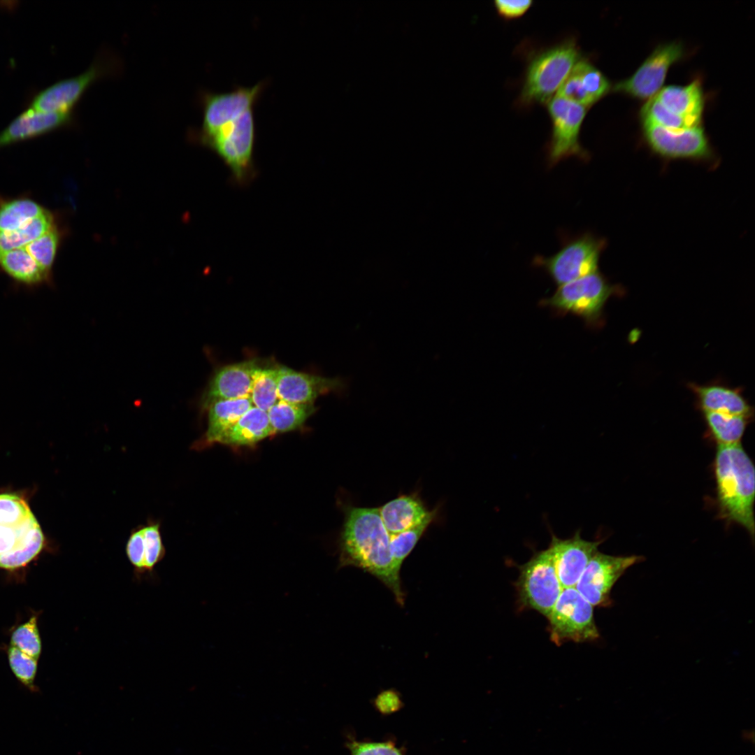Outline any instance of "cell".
Returning <instances> with one entry per match:
<instances>
[{
    "label": "cell",
    "mask_w": 755,
    "mask_h": 755,
    "mask_svg": "<svg viewBox=\"0 0 755 755\" xmlns=\"http://www.w3.org/2000/svg\"><path fill=\"white\" fill-rule=\"evenodd\" d=\"M266 85L265 79L250 87L236 85L224 92L203 91L200 95L203 120L191 135L214 151L240 183L248 180L254 171V106Z\"/></svg>",
    "instance_id": "1"
},
{
    "label": "cell",
    "mask_w": 755,
    "mask_h": 755,
    "mask_svg": "<svg viewBox=\"0 0 755 755\" xmlns=\"http://www.w3.org/2000/svg\"><path fill=\"white\" fill-rule=\"evenodd\" d=\"M340 566L360 568L378 577L403 605L399 570L390 550V534L378 508L349 506L340 536Z\"/></svg>",
    "instance_id": "2"
},
{
    "label": "cell",
    "mask_w": 755,
    "mask_h": 755,
    "mask_svg": "<svg viewBox=\"0 0 755 755\" xmlns=\"http://www.w3.org/2000/svg\"><path fill=\"white\" fill-rule=\"evenodd\" d=\"M719 516L754 535L755 469L740 443L718 445L714 459Z\"/></svg>",
    "instance_id": "3"
},
{
    "label": "cell",
    "mask_w": 755,
    "mask_h": 755,
    "mask_svg": "<svg viewBox=\"0 0 755 755\" xmlns=\"http://www.w3.org/2000/svg\"><path fill=\"white\" fill-rule=\"evenodd\" d=\"M44 536L27 502L12 494H0V567L20 568L43 548Z\"/></svg>",
    "instance_id": "4"
},
{
    "label": "cell",
    "mask_w": 755,
    "mask_h": 755,
    "mask_svg": "<svg viewBox=\"0 0 755 755\" xmlns=\"http://www.w3.org/2000/svg\"><path fill=\"white\" fill-rule=\"evenodd\" d=\"M580 59L578 47L570 39L538 53L527 66L519 103H547Z\"/></svg>",
    "instance_id": "5"
},
{
    "label": "cell",
    "mask_w": 755,
    "mask_h": 755,
    "mask_svg": "<svg viewBox=\"0 0 755 755\" xmlns=\"http://www.w3.org/2000/svg\"><path fill=\"white\" fill-rule=\"evenodd\" d=\"M617 292L598 271L559 286L543 303L561 312L580 317L587 324H598L607 300Z\"/></svg>",
    "instance_id": "6"
},
{
    "label": "cell",
    "mask_w": 755,
    "mask_h": 755,
    "mask_svg": "<svg viewBox=\"0 0 755 755\" xmlns=\"http://www.w3.org/2000/svg\"><path fill=\"white\" fill-rule=\"evenodd\" d=\"M519 568V575L515 584L519 604L547 617L563 589L549 547L535 553Z\"/></svg>",
    "instance_id": "7"
},
{
    "label": "cell",
    "mask_w": 755,
    "mask_h": 755,
    "mask_svg": "<svg viewBox=\"0 0 755 755\" xmlns=\"http://www.w3.org/2000/svg\"><path fill=\"white\" fill-rule=\"evenodd\" d=\"M551 640L556 645L584 642L599 638L593 605L574 587L563 588L546 617Z\"/></svg>",
    "instance_id": "8"
},
{
    "label": "cell",
    "mask_w": 755,
    "mask_h": 755,
    "mask_svg": "<svg viewBox=\"0 0 755 755\" xmlns=\"http://www.w3.org/2000/svg\"><path fill=\"white\" fill-rule=\"evenodd\" d=\"M604 240L584 233L568 241L549 257L538 256L533 264L542 268L558 286L598 272Z\"/></svg>",
    "instance_id": "9"
},
{
    "label": "cell",
    "mask_w": 755,
    "mask_h": 755,
    "mask_svg": "<svg viewBox=\"0 0 755 755\" xmlns=\"http://www.w3.org/2000/svg\"><path fill=\"white\" fill-rule=\"evenodd\" d=\"M552 121V134L548 145L549 167L570 157L587 160V152L580 143L581 126L587 108L556 96L547 103Z\"/></svg>",
    "instance_id": "10"
},
{
    "label": "cell",
    "mask_w": 755,
    "mask_h": 755,
    "mask_svg": "<svg viewBox=\"0 0 755 755\" xmlns=\"http://www.w3.org/2000/svg\"><path fill=\"white\" fill-rule=\"evenodd\" d=\"M112 61L96 60L83 73L61 80L39 92L29 108L45 113H73L87 90L101 78L113 72Z\"/></svg>",
    "instance_id": "11"
},
{
    "label": "cell",
    "mask_w": 755,
    "mask_h": 755,
    "mask_svg": "<svg viewBox=\"0 0 755 755\" xmlns=\"http://www.w3.org/2000/svg\"><path fill=\"white\" fill-rule=\"evenodd\" d=\"M640 556H612L597 552L589 561L577 582L576 590L593 606L610 605V592L614 584L633 565L641 561Z\"/></svg>",
    "instance_id": "12"
},
{
    "label": "cell",
    "mask_w": 755,
    "mask_h": 755,
    "mask_svg": "<svg viewBox=\"0 0 755 755\" xmlns=\"http://www.w3.org/2000/svg\"><path fill=\"white\" fill-rule=\"evenodd\" d=\"M684 50L681 44L659 45L628 78L618 82L614 91L644 99L655 96L661 88L669 68L680 60Z\"/></svg>",
    "instance_id": "13"
},
{
    "label": "cell",
    "mask_w": 755,
    "mask_h": 755,
    "mask_svg": "<svg viewBox=\"0 0 755 755\" xmlns=\"http://www.w3.org/2000/svg\"><path fill=\"white\" fill-rule=\"evenodd\" d=\"M643 124V134L649 148L667 159H706L712 150L700 126L673 131L649 124Z\"/></svg>",
    "instance_id": "14"
},
{
    "label": "cell",
    "mask_w": 755,
    "mask_h": 755,
    "mask_svg": "<svg viewBox=\"0 0 755 755\" xmlns=\"http://www.w3.org/2000/svg\"><path fill=\"white\" fill-rule=\"evenodd\" d=\"M601 541H587L580 531L568 539L552 535L549 545L554 567L563 588L573 587L577 582L589 561L598 552Z\"/></svg>",
    "instance_id": "15"
},
{
    "label": "cell",
    "mask_w": 755,
    "mask_h": 755,
    "mask_svg": "<svg viewBox=\"0 0 755 755\" xmlns=\"http://www.w3.org/2000/svg\"><path fill=\"white\" fill-rule=\"evenodd\" d=\"M610 89V83L603 73L590 62L580 59L556 95L588 108L602 99Z\"/></svg>",
    "instance_id": "16"
},
{
    "label": "cell",
    "mask_w": 755,
    "mask_h": 755,
    "mask_svg": "<svg viewBox=\"0 0 755 755\" xmlns=\"http://www.w3.org/2000/svg\"><path fill=\"white\" fill-rule=\"evenodd\" d=\"M259 366L254 360L226 365L213 375L205 391L203 408L221 400L237 399L250 396L254 374Z\"/></svg>",
    "instance_id": "17"
},
{
    "label": "cell",
    "mask_w": 755,
    "mask_h": 755,
    "mask_svg": "<svg viewBox=\"0 0 755 755\" xmlns=\"http://www.w3.org/2000/svg\"><path fill=\"white\" fill-rule=\"evenodd\" d=\"M73 120V113H45L29 108L0 132V148L68 127Z\"/></svg>",
    "instance_id": "18"
},
{
    "label": "cell",
    "mask_w": 755,
    "mask_h": 755,
    "mask_svg": "<svg viewBox=\"0 0 755 755\" xmlns=\"http://www.w3.org/2000/svg\"><path fill=\"white\" fill-rule=\"evenodd\" d=\"M382 521L390 535L434 522L438 508L429 510L418 493L402 494L378 508Z\"/></svg>",
    "instance_id": "19"
},
{
    "label": "cell",
    "mask_w": 755,
    "mask_h": 755,
    "mask_svg": "<svg viewBox=\"0 0 755 755\" xmlns=\"http://www.w3.org/2000/svg\"><path fill=\"white\" fill-rule=\"evenodd\" d=\"M687 386L702 412H718L749 418L753 416L754 409L739 387L719 382L703 384L689 382Z\"/></svg>",
    "instance_id": "20"
},
{
    "label": "cell",
    "mask_w": 755,
    "mask_h": 755,
    "mask_svg": "<svg viewBox=\"0 0 755 755\" xmlns=\"http://www.w3.org/2000/svg\"><path fill=\"white\" fill-rule=\"evenodd\" d=\"M336 386L334 380L294 371L286 366L278 367V395L280 400L294 403H313L319 396L331 391Z\"/></svg>",
    "instance_id": "21"
},
{
    "label": "cell",
    "mask_w": 755,
    "mask_h": 755,
    "mask_svg": "<svg viewBox=\"0 0 755 755\" xmlns=\"http://www.w3.org/2000/svg\"><path fill=\"white\" fill-rule=\"evenodd\" d=\"M655 97L670 112L700 125L704 108V96L698 80L684 86L665 87Z\"/></svg>",
    "instance_id": "22"
},
{
    "label": "cell",
    "mask_w": 755,
    "mask_h": 755,
    "mask_svg": "<svg viewBox=\"0 0 755 755\" xmlns=\"http://www.w3.org/2000/svg\"><path fill=\"white\" fill-rule=\"evenodd\" d=\"M250 396L230 400H221L208 408V427L205 443H220L224 434L252 407Z\"/></svg>",
    "instance_id": "23"
},
{
    "label": "cell",
    "mask_w": 755,
    "mask_h": 755,
    "mask_svg": "<svg viewBox=\"0 0 755 755\" xmlns=\"http://www.w3.org/2000/svg\"><path fill=\"white\" fill-rule=\"evenodd\" d=\"M273 433L267 412L252 406L224 434L220 443L251 445Z\"/></svg>",
    "instance_id": "24"
},
{
    "label": "cell",
    "mask_w": 755,
    "mask_h": 755,
    "mask_svg": "<svg viewBox=\"0 0 755 755\" xmlns=\"http://www.w3.org/2000/svg\"><path fill=\"white\" fill-rule=\"evenodd\" d=\"M0 267L14 280L27 285L48 280L45 271L22 247L0 253Z\"/></svg>",
    "instance_id": "25"
},
{
    "label": "cell",
    "mask_w": 755,
    "mask_h": 755,
    "mask_svg": "<svg viewBox=\"0 0 755 755\" xmlns=\"http://www.w3.org/2000/svg\"><path fill=\"white\" fill-rule=\"evenodd\" d=\"M703 418L711 436L718 445L740 443L752 418L740 415L703 412Z\"/></svg>",
    "instance_id": "26"
},
{
    "label": "cell",
    "mask_w": 755,
    "mask_h": 755,
    "mask_svg": "<svg viewBox=\"0 0 755 755\" xmlns=\"http://www.w3.org/2000/svg\"><path fill=\"white\" fill-rule=\"evenodd\" d=\"M313 403H294L278 400L267 412L275 433H284L300 427L314 412Z\"/></svg>",
    "instance_id": "27"
},
{
    "label": "cell",
    "mask_w": 755,
    "mask_h": 755,
    "mask_svg": "<svg viewBox=\"0 0 755 755\" xmlns=\"http://www.w3.org/2000/svg\"><path fill=\"white\" fill-rule=\"evenodd\" d=\"M47 210L29 199H17L0 205V231L22 228Z\"/></svg>",
    "instance_id": "28"
},
{
    "label": "cell",
    "mask_w": 755,
    "mask_h": 755,
    "mask_svg": "<svg viewBox=\"0 0 755 755\" xmlns=\"http://www.w3.org/2000/svg\"><path fill=\"white\" fill-rule=\"evenodd\" d=\"M55 225L52 214L46 210L20 229L0 231V253L24 247Z\"/></svg>",
    "instance_id": "29"
},
{
    "label": "cell",
    "mask_w": 755,
    "mask_h": 755,
    "mask_svg": "<svg viewBox=\"0 0 755 755\" xmlns=\"http://www.w3.org/2000/svg\"><path fill=\"white\" fill-rule=\"evenodd\" d=\"M250 396L253 406L268 412L279 400L278 367H258L254 374Z\"/></svg>",
    "instance_id": "30"
},
{
    "label": "cell",
    "mask_w": 755,
    "mask_h": 755,
    "mask_svg": "<svg viewBox=\"0 0 755 755\" xmlns=\"http://www.w3.org/2000/svg\"><path fill=\"white\" fill-rule=\"evenodd\" d=\"M146 577L155 579V567L166 555L159 521L150 519L142 525Z\"/></svg>",
    "instance_id": "31"
},
{
    "label": "cell",
    "mask_w": 755,
    "mask_h": 755,
    "mask_svg": "<svg viewBox=\"0 0 755 755\" xmlns=\"http://www.w3.org/2000/svg\"><path fill=\"white\" fill-rule=\"evenodd\" d=\"M640 117L642 124H654L673 131L700 126L668 110L655 96L642 106Z\"/></svg>",
    "instance_id": "32"
},
{
    "label": "cell",
    "mask_w": 755,
    "mask_h": 755,
    "mask_svg": "<svg viewBox=\"0 0 755 755\" xmlns=\"http://www.w3.org/2000/svg\"><path fill=\"white\" fill-rule=\"evenodd\" d=\"M59 241L60 233L55 225L22 248L45 271L50 274Z\"/></svg>",
    "instance_id": "33"
},
{
    "label": "cell",
    "mask_w": 755,
    "mask_h": 755,
    "mask_svg": "<svg viewBox=\"0 0 755 755\" xmlns=\"http://www.w3.org/2000/svg\"><path fill=\"white\" fill-rule=\"evenodd\" d=\"M433 522H426L401 533L390 535V550L395 567L400 571L403 561L415 548Z\"/></svg>",
    "instance_id": "34"
},
{
    "label": "cell",
    "mask_w": 755,
    "mask_h": 755,
    "mask_svg": "<svg viewBox=\"0 0 755 755\" xmlns=\"http://www.w3.org/2000/svg\"><path fill=\"white\" fill-rule=\"evenodd\" d=\"M37 620V616L33 615L29 620L19 626L11 635L10 645L38 659L41 652V641Z\"/></svg>",
    "instance_id": "35"
},
{
    "label": "cell",
    "mask_w": 755,
    "mask_h": 755,
    "mask_svg": "<svg viewBox=\"0 0 755 755\" xmlns=\"http://www.w3.org/2000/svg\"><path fill=\"white\" fill-rule=\"evenodd\" d=\"M8 659L10 669L17 680L31 691H36L34 680L37 671L38 659L10 646Z\"/></svg>",
    "instance_id": "36"
},
{
    "label": "cell",
    "mask_w": 755,
    "mask_h": 755,
    "mask_svg": "<svg viewBox=\"0 0 755 755\" xmlns=\"http://www.w3.org/2000/svg\"><path fill=\"white\" fill-rule=\"evenodd\" d=\"M125 553L133 567L134 580L141 582L146 577L142 525L136 526L131 531L126 542Z\"/></svg>",
    "instance_id": "37"
},
{
    "label": "cell",
    "mask_w": 755,
    "mask_h": 755,
    "mask_svg": "<svg viewBox=\"0 0 755 755\" xmlns=\"http://www.w3.org/2000/svg\"><path fill=\"white\" fill-rule=\"evenodd\" d=\"M350 755H403L401 750L390 742H357L347 743Z\"/></svg>",
    "instance_id": "38"
},
{
    "label": "cell",
    "mask_w": 755,
    "mask_h": 755,
    "mask_svg": "<svg viewBox=\"0 0 755 755\" xmlns=\"http://www.w3.org/2000/svg\"><path fill=\"white\" fill-rule=\"evenodd\" d=\"M532 1L496 0L494 6L498 15L505 19H514L524 15L531 8Z\"/></svg>",
    "instance_id": "39"
},
{
    "label": "cell",
    "mask_w": 755,
    "mask_h": 755,
    "mask_svg": "<svg viewBox=\"0 0 755 755\" xmlns=\"http://www.w3.org/2000/svg\"><path fill=\"white\" fill-rule=\"evenodd\" d=\"M401 704L398 695L392 690H387L380 693L375 699L377 707L384 713L397 710Z\"/></svg>",
    "instance_id": "40"
}]
</instances>
